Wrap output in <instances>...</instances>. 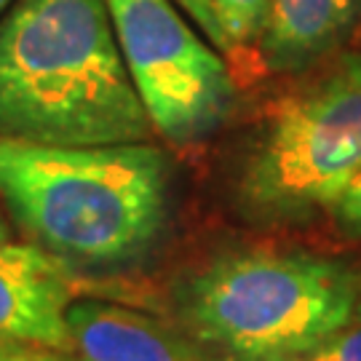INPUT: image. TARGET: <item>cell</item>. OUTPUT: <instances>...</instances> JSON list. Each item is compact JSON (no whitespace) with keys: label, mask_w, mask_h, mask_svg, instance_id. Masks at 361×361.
I'll return each instance as SVG.
<instances>
[{"label":"cell","mask_w":361,"mask_h":361,"mask_svg":"<svg viewBox=\"0 0 361 361\" xmlns=\"http://www.w3.org/2000/svg\"><path fill=\"white\" fill-rule=\"evenodd\" d=\"M153 131L104 0H16L0 19V140L99 147Z\"/></svg>","instance_id":"cell-1"},{"label":"cell","mask_w":361,"mask_h":361,"mask_svg":"<svg viewBox=\"0 0 361 361\" xmlns=\"http://www.w3.org/2000/svg\"><path fill=\"white\" fill-rule=\"evenodd\" d=\"M0 198L54 257L129 265L166 228L169 164L147 142L62 147L0 140Z\"/></svg>","instance_id":"cell-2"},{"label":"cell","mask_w":361,"mask_h":361,"mask_svg":"<svg viewBox=\"0 0 361 361\" xmlns=\"http://www.w3.org/2000/svg\"><path fill=\"white\" fill-rule=\"evenodd\" d=\"M359 276L337 259L249 252L217 259L188 289V322L235 361H302L345 329Z\"/></svg>","instance_id":"cell-3"},{"label":"cell","mask_w":361,"mask_h":361,"mask_svg":"<svg viewBox=\"0 0 361 361\" xmlns=\"http://www.w3.org/2000/svg\"><path fill=\"white\" fill-rule=\"evenodd\" d=\"M361 171V56L279 104L246 171V195L276 217L332 207Z\"/></svg>","instance_id":"cell-4"},{"label":"cell","mask_w":361,"mask_h":361,"mask_svg":"<svg viewBox=\"0 0 361 361\" xmlns=\"http://www.w3.org/2000/svg\"><path fill=\"white\" fill-rule=\"evenodd\" d=\"M131 83L153 129L171 142H198L233 102L228 67L174 0H104Z\"/></svg>","instance_id":"cell-5"},{"label":"cell","mask_w":361,"mask_h":361,"mask_svg":"<svg viewBox=\"0 0 361 361\" xmlns=\"http://www.w3.org/2000/svg\"><path fill=\"white\" fill-rule=\"evenodd\" d=\"M73 284L59 257L40 246L0 244V353L67 348Z\"/></svg>","instance_id":"cell-6"},{"label":"cell","mask_w":361,"mask_h":361,"mask_svg":"<svg viewBox=\"0 0 361 361\" xmlns=\"http://www.w3.org/2000/svg\"><path fill=\"white\" fill-rule=\"evenodd\" d=\"M67 361H198L180 337L140 310L73 300L67 308Z\"/></svg>","instance_id":"cell-7"},{"label":"cell","mask_w":361,"mask_h":361,"mask_svg":"<svg viewBox=\"0 0 361 361\" xmlns=\"http://www.w3.org/2000/svg\"><path fill=\"white\" fill-rule=\"evenodd\" d=\"M361 19V0H268L257 49L273 70H300L332 51Z\"/></svg>","instance_id":"cell-8"},{"label":"cell","mask_w":361,"mask_h":361,"mask_svg":"<svg viewBox=\"0 0 361 361\" xmlns=\"http://www.w3.org/2000/svg\"><path fill=\"white\" fill-rule=\"evenodd\" d=\"M217 16L222 51H244L257 46L268 0H212Z\"/></svg>","instance_id":"cell-9"},{"label":"cell","mask_w":361,"mask_h":361,"mask_svg":"<svg viewBox=\"0 0 361 361\" xmlns=\"http://www.w3.org/2000/svg\"><path fill=\"white\" fill-rule=\"evenodd\" d=\"M302 361H361V326L340 329Z\"/></svg>","instance_id":"cell-10"},{"label":"cell","mask_w":361,"mask_h":361,"mask_svg":"<svg viewBox=\"0 0 361 361\" xmlns=\"http://www.w3.org/2000/svg\"><path fill=\"white\" fill-rule=\"evenodd\" d=\"M332 209L343 231L348 235H361V171L348 182V188L340 193Z\"/></svg>","instance_id":"cell-11"},{"label":"cell","mask_w":361,"mask_h":361,"mask_svg":"<svg viewBox=\"0 0 361 361\" xmlns=\"http://www.w3.org/2000/svg\"><path fill=\"white\" fill-rule=\"evenodd\" d=\"M174 3H177L182 11L188 13V19L207 35L209 43H214L217 49H222V35H219V25H217V16H214L212 0H174Z\"/></svg>","instance_id":"cell-12"},{"label":"cell","mask_w":361,"mask_h":361,"mask_svg":"<svg viewBox=\"0 0 361 361\" xmlns=\"http://www.w3.org/2000/svg\"><path fill=\"white\" fill-rule=\"evenodd\" d=\"M0 361H67V359L51 356V353H46L43 348H16L0 353Z\"/></svg>","instance_id":"cell-13"},{"label":"cell","mask_w":361,"mask_h":361,"mask_svg":"<svg viewBox=\"0 0 361 361\" xmlns=\"http://www.w3.org/2000/svg\"><path fill=\"white\" fill-rule=\"evenodd\" d=\"M0 244H8V228H6V219L0 217Z\"/></svg>","instance_id":"cell-14"},{"label":"cell","mask_w":361,"mask_h":361,"mask_svg":"<svg viewBox=\"0 0 361 361\" xmlns=\"http://www.w3.org/2000/svg\"><path fill=\"white\" fill-rule=\"evenodd\" d=\"M13 3H16V0H0V13L6 11V8H11Z\"/></svg>","instance_id":"cell-15"},{"label":"cell","mask_w":361,"mask_h":361,"mask_svg":"<svg viewBox=\"0 0 361 361\" xmlns=\"http://www.w3.org/2000/svg\"><path fill=\"white\" fill-rule=\"evenodd\" d=\"M356 308H359V313H361V292H359V305H356Z\"/></svg>","instance_id":"cell-16"}]
</instances>
